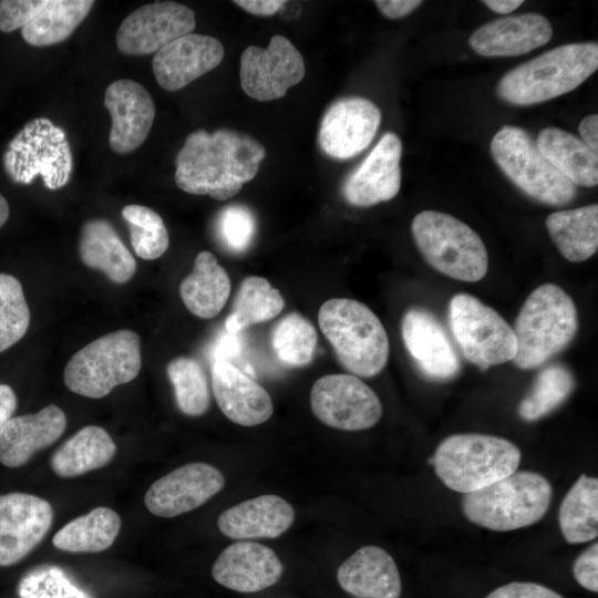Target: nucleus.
Here are the masks:
<instances>
[{"label": "nucleus", "instance_id": "nucleus-1", "mask_svg": "<svg viewBox=\"0 0 598 598\" xmlns=\"http://www.w3.org/2000/svg\"><path fill=\"white\" fill-rule=\"evenodd\" d=\"M265 156L264 145L250 135L229 128L213 133L199 128L178 151L174 179L185 193L227 200L257 175Z\"/></svg>", "mask_w": 598, "mask_h": 598}, {"label": "nucleus", "instance_id": "nucleus-2", "mask_svg": "<svg viewBox=\"0 0 598 598\" xmlns=\"http://www.w3.org/2000/svg\"><path fill=\"white\" fill-rule=\"evenodd\" d=\"M597 69V42L560 45L505 73L496 94L517 106L543 103L575 90Z\"/></svg>", "mask_w": 598, "mask_h": 598}, {"label": "nucleus", "instance_id": "nucleus-3", "mask_svg": "<svg viewBox=\"0 0 598 598\" xmlns=\"http://www.w3.org/2000/svg\"><path fill=\"white\" fill-rule=\"evenodd\" d=\"M577 330L571 297L555 283L540 285L526 298L515 320V365L530 370L545 364L573 341Z\"/></svg>", "mask_w": 598, "mask_h": 598}, {"label": "nucleus", "instance_id": "nucleus-4", "mask_svg": "<svg viewBox=\"0 0 598 598\" xmlns=\"http://www.w3.org/2000/svg\"><path fill=\"white\" fill-rule=\"evenodd\" d=\"M321 332L341 365L355 377L379 374L389 359V338L375 313L350 298H332L318 312Z\"/></svg>", "mask_w": 598, "mask_h": 598}, {"label": "nucleus", "instance_id": "nucleus-5", "mask_svg": "<svg viewBox=\"0 0 598 598\" xmlns=\"http://www.w3.org/2000/svg\"><path fill=\"white\" fill-rule=\"evenodd\" d=\"M520 458V450L504 437L464 433L445 437L432 463L446 487L467 494L513 474Z\"/></svg>", "mask_w": 598, "mask_h": 598}, {"label": "nucleus", "instance_id": "nucleus-6", "mask_svg": "<svg viewBox=\"0 0 598 598\" xmlns=\"http://www.w3.org/2000/svg\"><path fill=\"white\" fill-rule=\"evenodd\" d=\"M551 495V485L543 475L520 471L464 494L462 509L475 525L508 532L540 520L549 508Z\"/></svg>", "mask_w": 598, "mask_h": 598}, {"label": "nucleus", "instance_id": "nucleus-7", "mask_svg": "<svg viewBox=\"0 0 598 598\" xmlns=\"http://www.w3.org/2000/svg\"><path fill=\"white\" fill-rule=\"evenodd\" d=\"M415 245L439 272L466 282L484 278L488 255L480 235L458 218L436 210L419 213L411 224Z\"/></svg>", "mask_w": 598, "mask_h": 598}, {"label": "nucleus", "instance_id": "nucleus-8", "mask_svg": "<svg viewBox=\"0 0 598 598\" xmlns=\"http://www.w3.org/2000/svg\"><path fill=\"white\" fill-rule=\"evenodd\" d=\"M140 337L132 330L110 332L75 352L64 369L66 388L100 399L134 380L141 370Z\"/></svg>", "mask_w": 598, "mask_h": 598}, {"label": "nucleus", "instance_id": "nucleus-9", "mask_svg": "<svg viewBox=\"0 0 598 598\" xmlns=\"http://www.w3.org/2000/svg\"><path fill=\"white\" fill-rule=\"evenodd\" d=\"M489 150L507 178L530 198L565 206L577 195L576 186L540 154L525 130L503 126L492 138Z\"/></svg>", "mask_w": 598, "mask_h": 598}, {"label": "nucleus", "instance_id": "nucleus-10", "mask_svg": "<svg viewBox=\"0 0 598 598\" xmlns=\"http://www.w3.org/2000/svg\"><path fill=\"white\" fill-rule=\"evenodd\" d=\"M3 168L16 184H31L41 175L47 188L63 187L73 171L66 133L47 117L29 121L9 142L3 154Z\"/></svg>", "mask_w": 598, "mask_h": 598}, {"label": "nucleus", "instance_id": "nucleus-11", "mask_svg": "<svg viewBox=\"0 0 598 598\" xmlns=\"http://www.w3.org/2000/svg\"><path fill=\"white\" fill-rule=\"evenodd\" d=\"M448 323L465 360L481 370L513 361L517 351L513 328L476 297L454 295L448 305Z\"/></svg>", "mask_w": 598, "mask_h": 598}, {"label": "nucleus", "instance_id": "nucleus-12", "mask_svg": "<svg viewBox=\"0 0 598 598\" xmlns=\"http://www.w3.org/2000/svg\"><path fill=\"white\" fill-rule=\"evenodd\" d=\"M311 410L323 424L344 431L367 430L382 416L375 392L353 374H327L310 392Z\"/></svg>", "mask_w": 598, "mask_h": 598}, {"label": "nucleus", "instance_id": "nucleus-13", "mask_svg": "<svg viewBox=\"0 0 598 598\" xmlns=\"http://www.w3.org/2000/svg\"><path fill=\"white\" fill-rule=\"evenodd\" d=\"M306 65L299 50L281 35H274L267 48L247 47L240 55L239 78L249 97L268 102L281 99L300 83Z\"/></svg>", "mask_w": 598, "mask_h": 598}, {"label": "nucleus", "instance_id": "nucleus-14", "mask_svg": "<svg viewBox=\"0 0 598 598\" xmlns=\"http://www.w3.org/2000/svg\"><path fill=\"white\" fill-rule=\"evenodd\" d=\"M194 11L175 1H155L131 12L116 31L117 49L128 55L156 53L174 40L192 33Z\"/></svg>", "mask_w": 598, "mask_h": 598}, {"label": "nucleus", "instance_id": "nucleus-15", "mask_svg": "<svg viewBox=\"0 0 598 598\" xmlns=\"http://www.w3.org/2000/svg\"><path fill=\"white\" fill-rule=\"evenodd\" d=\"M380 123L381 111L372 101L361 96L339 99L321 118L319 146L329 157L352 158L371 144Z\"/></svg>", "mask_w": 598, "mask_h": 598}, {"label": "nucleus", "instance_id": "nucleus-16", "mask_svg": "<svg viewBox=\"0 0 598 598\" xmlns=\"http://www.w3.org/2000/svg\"><path fill=\"white\" fill-rule=\"evenodd\" d=\"M53 508L28 493L0 495V566H12L39 545L51 528Z\"/></svg>", "mask_w": 598, "mask_h": 598}, {"label": "nucleus", "instance_id": "nucleus-17", "mask_svg": "<svg viewBox=\"0 0 598 598\" xmlns=\"http://www.w3.org/2000/svg\"><path fill=\"white\" fill-rule=\"evenodd\" d=\"M224 484V475L218 468L207 463L193 462L155 481L147 489L144 503L155 516L175 517L203 505Z\"/></svg>", "mask_w": 598, "mask_h": 598}, {"label": "nucleus", "instance_id": "nucleus-18", "mask_svg": "<svg viewBox=\"0 0 598 598\" xmlns=\"http://www.w3.org/2000/svg\"><path fill=\"white\" fill-rule=\"evenodd\" d=\"M401 333L409 354L425 379L444 382L460 373L457 352L445 328L429 310L408 309L402 318Z\"/></svg>", "mask_w": 598, "mask_h": 598}, {"label": "nucleus", "instance_id": "nucleus-19", "mask_svg": "<svg viewBox=\"0 0 598 598\" xmlns=\"http://www.w3.org/2000/svg\"><path fill=\"white\" fill-rule=\"evenodd\" d=\"M402 143L393 132L382 135L377 145L344 179L341 193L347 203L370 207L394 198L401 187Z\"/></svg>", "mask_w": 598, "mask_h": 598}, {"label": "nucleus", "instance_id": "nucleus-20", "mask_svg": "<svg viewBox=\"0 0 598 598\" xmlns=\"http://www.w3.org/2000/svg\"><path fill=\"white\" fill-rule=\"evenodd\" d=\"M104 106L112 125L109 144L116 154L138 148L147 138L155 118V104L148 91L138 82L121 79L105 90Z\"/></svg>", "mask_w": 598, "mask_h": 598}, {"label": "nucleus", "instance_id": "nucleus-21", "mask_svg": "<svg viewBox=\"0 0 598 598\" xmlns=\"http://www.w3.org/2000/svg\"><path fill=\"white\" fill-rule=\"evenodd\" d=\"M224 54V47L218 39L192 32L155 53L153 73L161 87L177 91L217 68Z\"/></svg>", "mask_w": 598, "mask_h": 598}, {"label": "nucleus", "instance_id": "nucleus-22", "mask_svg": "<svg viewBox=\"0 0 598 598\" xmlns=\"http://www.w3.org/2000/svg\"><path fill=\"white\" fill-rule=\"evenodd\" d=\"M276 553L261 544L236 542L226 547L212 567L219 585L238 592H257L274 586L282 575Z\"/></svg>", "mask_w": 598, "mask_h": 598}, {"label": "nucleus", "instance_id": "nucleus-23", "mask_svg": "<svg viewBox=\"0 0 598 598\" xmlns=\"http://www.w3.org/2000/svg\"><path fill=\"white\" fill-rule=\"evenodd\" d=\"M212 389L221 412L236 424L255 426L272 415L269 393L226 359L213 362Z\"/></svg>", "mask_w": 598, "mask_h": 598}, {"label": "nucleus", "instance_id": "nucleus-24", "mask_svg": "<svg viewBox=\"0 0 598 598\" xmlns=\"http://www.w3.org/2000/svg\"><path fill=\"white\" fill-rule=\"evenodd\" d=\"M551 35L546 17L524 13L483 24L472 33L468 44L482 56H517L545 45Z\"/></svg>", "mask_w": 598, "mask_h": 598}, {"label": "nucleus", "instance_id": "nucleus-25", "mask_svg": "<svg viewBox=\"0 0 598 598\" xmlns=\"http://www.w3.org/2000/svg\"><path fill=\"white\" fill-rule=\"evenodd\" d=\"M66 427V416L51 404L37 413L10 417L0 430V462L11 468L28 463L53 444Z\"/></svg>", "mask_w": 598, "mask_h": 598}, {"label": "nucleus", "instance_id": "nucleus-26", "mask_svg": "<svg viewBox=\"0 0 598 598\" xmlns=\"http://www.w3.org/2000/svg\"><path fill=\"white\" fill-rule=\"evenodd\" d=\"M340 587L355 598H400L402 584L392 556L378 546L357 549L337 570Z\"/></svg>", "mask_w": 598, "mask_h": 598}, {"label": "nucleus", "instance_id": "nucleus-27", "mask_svg": "<svg viewBox=\"0 0 598 598\" xmlns=\"http://www.w3.org/2000/svg\"><path fill=\"white\" fill-rule=\"evenodd\" d=\"M292 506L278 495H260L241 502L218 518V528L233 539L276 538L293 523Z\"/></svg>", "mask_w": 598, "mask_h": 598}, {"label": "nucleus", "instance_id": "nucleus-28", "mask_svg": "<svg viewBox=\"0 0 598 598\" xmlns=\"http://www.w3.org/2000/svg\"><path fill=\"white\" fill-rule=\"evenodd\" d=\"M79 252L86 267L102 271L115 283L130 281L136 271L135 258L105 219L93 218L83 224Z\"/></svg>", "mask_w": 598, "mask_h": 598}, {"label": "nucleus", "instance_id": "nucleus-29", "mask_svg": "<svg viewBox=\"0 0 598 598\" xmlns=\"http://www.w3.org/2000/svg\"><path fill=\"white\" fill-rule=\"evenodd\" d=\"M230 279L213 252L200 251L192 272L179 285L181 298L194 316L202 319L216 317L230 295Z\"/></svg>", "mask_w": 598, "mask_h": 598}, {"label": "nucleus", "instance_id": "nucleus-30", "mask_svg": "<svg viewBox=\"0 0 598 598\" xmlns=\"http://www.w3.org/2000/svg\"><path fill=\"white\" fill-rule=\"evenodd\" d=\"M540 154L575 186L598 184V155L574 134L558 127H545L537 137Z\"/></svg>", "mask_w": 598, "mask_h": 598}, {"label": "nucleus", "instance_id": "nucleus-31", "mask_svg": "<svg viewBox=\"0 0 598 598\" xmlns=\"http://www.w3.org/2000/svg\"><path fill=\"white\" fill-rule=\"evenodd\" d=\"M116 444L102 427L87 425L68 439L51 456V468L60 477H74L107 465Z\"/></svg>", "mask_w": 598, "mask_h": 598}, {"label": "nucleus", "instance_id": "nucleus-32", "mask_svg": "<svg viewBox=\"0 0 598 598\" xmlns=\"http://www.w3.org/2000/svg\"><path fill=\"white\" fill-rule=\"evenodd\" d=\"M546 228L567 260L585 261L598 249V205L551 213L546 218Z\"/></svg>", "mask_w": 598, "mask_h": 598}, {"label": "nucleus", "instance_id": "nucleus-33", "mask_svg": "<svg viewBox=\"0 0 598 598\" xmlns=\"http://www.w3.org/2000/svg\"><path fill=\"white\" fill-rule=\"evenodd\" d=\"M120 528L118 514L100 506L65 524L55 533L52 544L69 553H99L112 546Z\"/></svg>", "mask_w": 598, "mask_h": 598}, {"label": "nucleus", "instance_id": "nucleus-34", "mask_svg": "<svg viewBox=\"0 0 598 598\" xmlns=\"http://www.w3.org/2000/svg\"><path fill=\"white\" fill-rule=\"evenodd\" d=\"M559 527L570 544L592 540L598 535V480L581 474L565 495L558 512Z\"/></svg>", "mask_w": 598, "mask_h": 598}, {"label": "nucleus", "instance_id": "nucleus-35", "mask_svg": "<svg viewBox=\"0 0 598 598\" xmlns=\"http://www.w3.org/2000/svg\"><path fill=\"white\" fill-rule=\"evenodd\" d=\"M92 0H48L47 6L24 27L21 35L33 47H47L66 40L87 17Z\"/></svg>", "mask_w": 598, "mask_h": 598}, {"label": "nucleus", "instance_id": "nucleus-36", "mask_svg": "<svg viewBox=\"0 0 598 598\" xmlns=\"http://www.w3.org/2000/svg\"><path fill=\"white\" fill-rule=\"evenodd\" d=\"M285 307L279 290L259 276H248L239 285L235 295L231 312L225 320L229 333L257 323L266 322L278 316Z\"/></svg>", "mask_w": 598, "mask_h": 598}, {"label": "nucleus", "instance_id": "nucleus-37", "mask_svg": "<svg viewBox=\"0 0 598 598\" xmlns=\"http://www.w3.org/2000/svg\"><path fill=\"white\" fill-rule=\"evenodd\" d=\"M575 385V377L566 365L551 363L545 367L538 372L530 391L520 401L519 416L533 422L548 415L569 398Z\"/></svg>", "mask_w": 598, "mask_h": 598}, {"label": "nucleus", "instance_id": "nucleus-38", "mask_svg": "<svg viewBox=\"0 0 598 598\" xmlns=\"http://www.w3.org/2000/svg\"><path fill=\"white\" fill-rule=\"evenodd\" d=\"M318 334L315 326L299 312L282 317L271 330V346L283 363L291 367L309 364L315 355Z\"/></svg>", "mask_w": 598, "mask_h": 598}, {"label": "nucleus", "instance_id": "nucleus-39", "mask_svg": "<svg viewBox=\"0 0 598 598\" xmlns=\"http://www.w3.org/2000/svg\"><path fill=\"white\" fill-rule=\"evenodd\" d=\"M178 409L187 416H199L209 408V388L203 365L194 358L177 357L166 367Z\"/></svg>", "mask_w": 598, "mask_h": 598}, {"label": "nucleus", "instance_id": "nucleus-40", "mask_svg": "<svg viewBox=\"0 0 598 598\" xmlns=\"http://www.w3.org/2000/svg\"><path fill=\"white\" fill-rule=\"evenodd\" d=\"M122 216L128 224L130 240L135 254L145 260H154L164 255L169 237L162 217L143 205H127Z\"/></svg>", "mask_w": 598, "mask_h": 598}, {"label": "nucleus", "instance_id": "nucleus-41", "mask_svg": "<svg viewBox=\"0 0 598 598\" xmlns=\"http://www.w3.org/2000/svg\"><path fill=\"white\" fill-rule=\"evenodd\" d=\"M29 324L30 310L20 281L0 272V352L22 339Z\"/></svg>", "mask_w": 598, "mask_h": 598}, {"label": "nucleus", "instance_id": "nucleus-42", "mask_svg": "<svg viewBox=\"0 0 598 598\" xmlns=\"http://www.w3.org/2000/svg\"><path fill=\"white\" fill-rule=\"evenodd\" d=\"M19 598H94L59 566H38L18 584Z\"/></svg>", "mask_w": 598, "mask_h": 598}, {"label": "nucleus", "instance_id": "nucleus-43", "mask_svg": "<svg viewBox=\"0 0 598 598\" xmlns=\"http://www.w3.org/2000/svg\"><path fill=\"white\" fill-rule=\"evenodd\" d=\"M256 228V218L252 212L240 204L224 207L215 221L219 241L233 252H243L251 245Z\"/></svg>", "mask_w": 598, "mask_h": 598}, {"label": "nucleus", "instance_id": "nucleus-44", "mask_svg": "<svg viewBox=\"0 0 598 598\" xmlns=\"http://www.w3.org/2000/svg\"><path fill=\"white\" fill-rule=\"evenodd\" d=\"M48 3V0H1L0 31L4 33L21 29Z\"/></svg>", "mask_w": 598, "mask_h": 598}, {"label": "nucleus", "instance_id": "nucleus-45", "mask_svg": "<svg viewBox=\"0 0 598 598\" xmlns=\"http://www.w3.org/2000/svg\"><path fill=\"white\" fill-rule=\"evenodd\" d=\"M574 577L577 582L592 592L598 591V544L594 543L575 560Z\"/></svg>", "mask_w": 598, "mask_h": 598}, {"label": "nucleus", "instance_id": "nucleus-46", "mask_svg": "<svg viewBox=\"0 0 598 598\" xmlns=\"http://www.w3.org/2000/svg\"><path fill=\"white\" fill-rule=\"evenodd\" d=\"M486 598H564L557 591L536 582L514 581L503 585Z\"/></svg>", "mask_w": 598, "mask_h": 598}, {"label": "nucleus", "instance_id": "nucleus-47", "mask_svg": "<svg viewBox=\"0 0 598 598\" xmlns=\"http://www.w3.org/2000/svg\"><path fill=\"white\" fill-rule=\"evenodd\" d=\"M374 4L389 19H401L409 16L422 4L420 0H375Z\"/></svg>", "mask_w": 598, "mask_h": 598}, {"label": "nucleus", "instance_id": "nucleus-48", "mask_svg": "<svg viewBox=\"0 0 598 598\" xmlns=\"http://www.w3.org/2000/svg\"><path fill=\"white\" fill-rule=\"evenodd\" d=\"M235 4L244 9L246 12L260 16V17H270L276 14L286 1L281 0H237L234 1Z\"/></svg>", "mask_w": 598, "mask_h": 598}, {"label": "nucleus", "instance_id": "nucleus-49", "mask_svg": "<svg viewBox=\"0 0 598 598\" xmlns=\"http://www.w3.org/2000/svg\"><path fill=\"white\" fill-rule=\"evenodd\" d=\"M581 141L592 151H598V115L590 114L584 117L578 126Z\"/></svg>", "mask_w": 598, "mask_h": 598}, {"label": "nucleus", "instance_id": "nucleus-50", "mask_svg": "<svg viewBox=\"0 0 598 598\" xmlns=\"http://www.w3.org/2000/svg\"><path fill=\"white\" fill-rule=\"evenodd\" d=\"M18 400L14 391L8 384H0V430L12 417Z\"/></svg>", "mask_w": 598, "mask_h": 598}, {"label": "nucleus", "instance_id": "nucleus-51", "mask_svg": "<svg viewBox=\"0 0 598 598\" xmlns=\"http://www.w3.org/2000/svg\"><path fill=\"white\" fill-rule=\"evenodd\" d=\"M483 3L492 11L497 13H511L516 10L522 3V0H485Z\"/></svg>", "mask_w": 598, "mask_h": 598}, {"label": "nucleus", "instance_id": "nucleus-52", "mask_svg": "<svg viewBox=\"0 0 598 598\" xmlns=\"http://www.w3.org/2000/svg\"><path fill=\"white\" fill-rule=\"evenodd\" d=\"M10 215L7 199L0 194V228L6 224Z\"/></svg>", "mask_w": 598, "mask_h": 598}]
</instances>
